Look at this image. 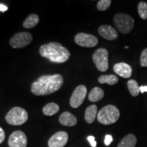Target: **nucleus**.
<instances>
[{
    "mask_svg": "<svg viewBox=\"0 0 147 147\" xmlns=\"http://www.w3.org/2000/svg\"><path fill=\"white\" fill-rule=\"evenodd\" d=\"M104 96V92L100 87H94L90 91L88 97L91 102H96L100 101Z\"/></svg>",
    "mask_w": 147,
    "mask_h": 147,
    "instance_id": "nucleus-17",
    "label": "nucleus"
},
{
    "mask_svg": "<svg viewBox=\"0 0 147 147\" xmlns=\"http://www.w3.org/2000/svg\"><path fill=\"white\" fill-rule=\"evenodd\" d=\"M92 59L98 70L106 71L108 69V52L106 49H98L93 53Z\"/></svg>",
    "mask_w": 147,
    "mask_h": 147,
    "instance_id": "nucleus-6",
    "label": "nucleus"
},
{
    "mask_svg": "<svg viewBox=\"0 0 147 147\" xmlns=\"http://www.w3.org/2000/svg\"><path fill=\"white\" fill-rule=\"evenodd\" d=\"M97 116V107L95 105L89 106L87 108L84 113V119L86 122L89 124H91L94 122L95 118Z\"/></svg>",
    "mask_w": 147,
    "mask_h": 147,
    "instance_id": "nucleus-15",
    "label": "nucleus"
},
{
    "mask_svg": "<svg viewBox=\"0 0 147 147\" xmlns=\"http://www.w3.org/2000/svg\"><path fill=\"white\" fill-rule=\"evenodd\" d=\"M40 54L55 63H64L69 59V51L58 42H50L40 47Z\"/></svg>",
    "mask_w": 147,
    "mask_h": 147,
    "instance_id": "nucleus-2",
    "label": "nucleus"
},
{
    "mask_svg": "<svg viewBox=\"0 0 147 147\" xmlns=\"http://www.w3.org/2000/svg\"><path fill=\"white\" fill-rule=\"evenodd\" d=\"M8 10V7L6 5L0 3V12H5Z\"/></svg>",
    "mask_w": 147,
    "mask_h": 147,
    "instance_id": "nucleus-28",
    "label": "nucleus"
},
{
    "mask_svg": "<svg viewBox=\"0 0 147 147\" xmlns=\"http://www.w3.org/2000/svg\"><path fill=\"white\" fill-rule=\"evenodd\" d=\"M5 132L3 131V129L2 128L0 127V144L2 143L5 140Z\"/></svg>",
    "mask_w": 147,
    "mask_h": 147,
    "instance_id": "nucleus-27",
    "label": "nucleus"
},
{
    "mask_svg": "<svg viewBox=\"0 0 147 147\" xmlns=\"http://www.w3.org/2000/svg\"><path fill=\"white\" fill-rule=\"evenodd\" d=\"M59 110V106L58 104H55L54 102H51L47 104L43 108L42 112H43L44 115L46 116H53L57 113Z\"/></svg>",
    "mask_w": 147,
    "mask_h": 147,
    "instance_id": "nucleus-19",
    "label": "nucleus"
},
{
    "mask_svg": "<svg viewBox=\"0 0 147 147\" xmlns=\"http://www.w3.org/2000/svg\"><path fill=\"white\" fill-rule=\"evenodd\" d=\"M40 21V18L38 15L36 14H31L27 16L25 21L23 22V26L26 29L34 28L38 25Z\"/></svg>",
    "mask_w": 147,
    "mask_h": 147,
    "instance_id": "nucleus-18",
    "label": "nucleus"
},
{
    "mask_svg": "<svg viewBox=\"0 0 147 147\" xmlns=\"http://www.w3.org/2000/svg\"><path fill=\"white\" fill-rule=\"evenodd\" d=\"M140 65L142 67H147V49H145L141 54Z\"/></svg>",
    "mask_w": 147,
    "mask_h": 147,
    "instance_id": "nucleus-24",
    "label": "nucleus"
},
{
    "mask_svg": "<svg viewBox=\"0 0 147 147\" xmlns=\"http://www.w3.org/2000/svg\"><path fill=\"white\" fill-rule=\"evenodd\" d=\"M138 11L139 16L143 20L147 18V3L144 1H141L138 5Z\"/></svg>",
    "mask_w": 147,
    "mask_h": 147,
    "instance_id": "nucleus-22",
    "label": "nucleus"
},
{
    "mask_svg": "<svg viewBox=\"0 0 147 147\" xmlns=\"http://www.w3.org/2000/svg\"><path fill=\"white\" fill-rule=\"evenodd\" d=\"M59 121L61 124L67 127L74 126L77 123L76 117L69 112H65L62 113L59 117Z\"/></svg>",
    "mask_w": 147,
    "mask_h": 147,
    "instance_id": "nucleus-14",
    "label": "nucleus"
},
{
    "mask_svg": "<svg viewBox=\"0 0 147 147\" xmlns=\"http://www.w3.org/2000/svg\"><path fill=\"white\" fill-rule=\"evenodd\" d=\"M74 42L77 45L82 47L92 48L98 44V40L93 35L79 33L74 37Z\"/></svg>",
    "mask_w": 147,
    "mask_h": 147,
    "instance_id": "nucleus-9",
    "label": "nucleus"
},
{
    "mask_svg": "<svg viewBox=\"0 0 147 147\" xmlns=\"http://www.w3.org/2000/svg\"><path fill=\"white\" fill-rule=\"evenodd\" d=\"M28 120V113L24 108L14 107L5 116L6 122L12 125H21Z\"/></svg>",
    "mask_w": 147,
    "mask_h": 147,
    "instance_id": "nucleus-5",
    "label": "nucleus"
},
{
    "mask_svg": "<svg viewBox=\"0 0 147 147\" xmlns=\"http://www.w3.org/2000/svg\"><path fill=\"white\" fill-rule=\"evenodd\" d=\"M118 81V77L115 75H102L98 78V82L101 84L107 83L109 85H114Z\"/></svg>",
    "mask_w": 147,
    "mask_h": 147,
    "instance_id": "nucleus-20",
    "label": "nucleus"
},
{
    "mask_svg": "<svg viewBox=\"0 0 147 147\" xmlns=\"http://www.w3.org/2000/svg\"><path fill=\"white\" fill-rule=\"evenodd\" d=\"M87 140L89 141V144H91V146L92 147H96L97 142L96 141H95V138L94 136H89L87 137Z\"/></svg>",
    "mask_w": 147,
    "mask_h": 147,
    "instance_id": "nucleus-26",
    "label": "nucleus"
},
{
    "mask_svg": "<svg viewBox=\"0 0 147 147\" xmlns=\"http://www.w3.org/2000/svg\"><path fill=\"white\" fill-rule=\"evenodd\" d=\"M125 49H128V47H127V46H126V47H125Z\"/></svg>",
    "mask_w": 147,
    "mask_h": 147,
    "instance_id": "nucleus-30",
    "label": "nucleus"
},
{
    "mask_svg": "<svg viewBox=\"0 0 147 147\" xmlns=\"http://www.w3.org/2000/svg\"><path fill=\"white\" fill-rule=\"evenodd\" d=\"M120 117V112L113 105H108L102 108L97 113V121L101 124L108 125L115 123Z\"/></svg>",
    "mask_w": 147,
    "mask_h": 147,
    "instance_id": "nucleus-3",
    "label": "nucleus"
},
{
    "mask_svg": "<svg viewBox=\"0 0 147 147\" xmlns=\"http://www.w3.org/2000/svg\"><path fill=\"white\" fill-rule=\"evenodd\" d=\"M33 40V36L28 32H20L14 34L10 40V45L14 49L27 47Z\"/></svg>",
    "mask_w": 147,
    "mask_h": 147,
    "instance_id": "nucleus-7",
    "label": "nucleus"
},
{
    "mask_svg": "<svg viewBox=\"0 0 147 147\" xmlns=\"http://www.w3.org/2000/svg\"><path fill=\"white\" fill-rule=\"evenodd\" d=\"M68 140V135L65 131H59L49 139V147H63Z\"/></svg>",
    "mask_w": 147,
    "mask_h": 147,
    "instance_id": "nucleus-11",
    "label": "nucleus"
},
{
    "mask_svg": "<svg viewBox=\"0 0 147 147\" xmlns=\"http://www.w3.org/2000/svg\"><path fill=\"white\" fill-rule=\"evenodd\" d=\"M87 93V89L84 85H79L74 91L70 97L69 104L73 108H77L83 103Z\"/></svg>",
    "mask_w": 147,
    "mask_h": 147,
    "instance_id": "nucleus-8",
    "label": "nucleus"
},
{
    "mask_svg": "<svg viewBox=\"0 0 147 147\" xmlns=\"http://www.w3.org/2000/svg\"><path fill=\"white\" fill-rule=\"evenodd\" d=\"M127 87L130 94L132 96L136 97L138 95L140 91V87L138 82L134 80H129L127 82Z\"/></svg>",
    "mask_w": 147,
    "mask_h": 147,
    "instance_id": "nucleus-21",
    "label": "nucleus"
},
{
    "mask_svg": "<svg viewBox=\"0 0 147 147\" xmlns=\"http://www.w3.org/2000/svg\"><path fill=\"white\" fill-rule=\"evenodd\" d=\"M63 84V78L61 74L43 75L33 82L31 91L38 96L47 95L59 90Z\"/></svg>",
    "mask_w": 147,
    "mask_h": 147,
    "instance_id": "nucleus-1",
    "label": "nucleus"
},
{
    "mask_svg": "<svg viewBox=\"0 0 147 147\" xmlns=\"http://www.w3.org/2000/svg\"><path fill=\"white\" fill-rule=\"evenodd\" d=\"M137 143V138L134 134H128L121 140L117 147H135Z\"/></svg>",
    "mask_w": 147,
    "mask_h": 147,
    "instance_id": "nucleus-16",
    "label": "nucleus"
},
{
    "mask_svg": "<svg viewBox=\"0 0 147 147\" xmlns=\"http://www.w3.org/2000/svg\"><path fill=\"white\" fill-rule=\"evenodd\" d=\"M140 91L142 93H144V92H147V86H141L140 87Z\"/></svg>",
    "mask_w": 147,
    "mask_h": 147,
    "instance_id": "nucleus-29",
    "label": "nucleus"
},
{
    "mask_svg": "<svg viewBox=\"0 0 147 147\" xmlns=\"http://www.w3.org/2000/svg\"><path fill=\"white\" fill-rule=\"evenodd\" d=\"M98 33L102 38L108 40H116L118 37L117 32L110 25H104L99 27Z\"/></svg>",
    "mask_w": 147,
    "mask_h": 147,
    "instance_id": "nucleus-12",
    "label": "nucleus"
},
{
    "mask_svg": "<svg viewBox=\"0 0 147 147\" xmlns=\"http://www.w3.org/2000/svg\"><path fill=\"white\" fill-rule=\"evenodd\" d=\"M112 1L110 0H100L97 2V8L100 11H105L109 8Z\"/></svg>",
    "mask_w": 147,
    "mask_h": 147,
    "instance_id": "nucleus-23",
    "label": "nucleus"
},
{
    "mask_svg": "<svg viewBox=\"0 0 147 147\" xmlns=\"http://www.w3.org/2000/svg\"><path fill=\"white\" fill-rule=\"evenodd\" d=\"M114 71L123 78H129L131 76L132 68L129 64L126 63H116L113 67Z\"/></svg>",
    "mask_w": 147,
    "mask_h": 147,
    "instance_id": "nucleus-13",
    "label": "nucleus"
},
{
    "mask_svg": "<svg viewBox=\"0 0 147 147\" xmlns=\"http://www.w3.org/2000/svg\"><path fill=\"white\" fill-rule=\"evenodd\" d=\"M27 138L25 134L20 130L14 131L8 139L9 147H26Z\"/></svg>",
    "mask_w": 147,
    "mask_h": 147,
    "instance_id": "nucleus-10",
    "label": "nucleus"
},
{
    "mask_svg": "<svg viewBox=\"0 0 147 147\" xmlns=\"http://www.w3.org/2000/svg\"><path fill=\"white\" fill-rule=\"evenodd\" d=\"M113 141V138L111 135H109V134L106 135L105 138H104V144H105L106 146H109Z\"/></svg>",
    "mask_w": 147,
    "mask_h": 147,
    "instance_id": "nucleus-25",
    "label": "nucleus"
},
{
    "mask_svg": "<svg viewBox=\"0 0 147 147\" xmlns=\"http://www.w3.org/2000/svg\"><path fill=\"white\" fill-rule=\"evenodd\" d=\"M113 21L117 30L123 34L131 32L135 25L134 18L126 14H117L114 17Z\"/></svg>",
    "mask_w": 147,
    "mask_h": 147,
    "instance_id": "nucleus-4",
    "label": "nucleus"
}]
</instances>
